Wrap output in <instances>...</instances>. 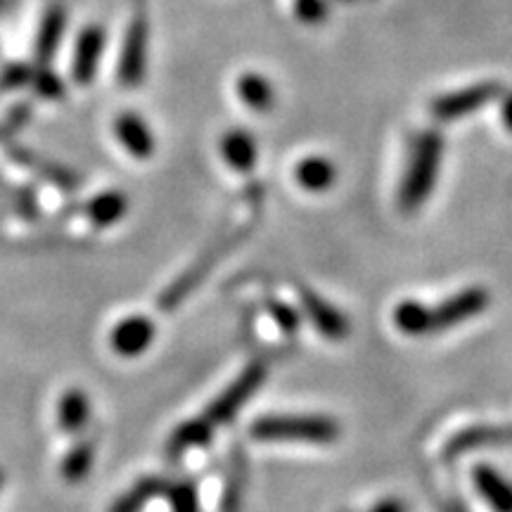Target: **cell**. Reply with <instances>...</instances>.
Returning <instances> with one entry per match:
<instances>
[{"instance_id":"cell-19","label":"cell","mask_w":512,"mask_h":512,"mask_svg":"<svg viewBox=\"0 0 512 512\" xmlns=\"http://www.w3.org/2000/svg\"><path fill=\"white\" fill-rule=\"evenodd\" d=\"M214 427L209 425L207 420L202 418H192L188 422H183V425H178V430L171 434L169 439V456L174 458H181L185 451H190V448H200V446H207L211 437H214Z\"/></svg>"},{"instance_id":"cell-22","label":"cell","mask_w":512,"mask_h":512,"mask_svg":"<svg viewBox=\"0 0 512 512\" xmlns=\"http://www.w3.org/2000/svg\"><path fill=\"white\" fill-rule=\"evenodd\" d=\"M95 463V446L93 441H76L69 448V453L62 460V477L69 484H81L83 479L91 475Z\"/></svg>"},{"instance_id":"cell-33","label":"cell","mask_w":512,"mask_h":512,"mask_svg":"<svg viewBox=\"0 0 512 512\" xmlns=\"http://www.w3.org/2000/svg\"><path fill=\"white\" fill-rule=\"evenodd\" d=\"M339 512H347V510H339Z\"/></svg>"},{"instance_id":"cell-31","label":"cell","mask_w":512,"mask_h":512,"mask_svg":"<svg viewBox=\"0 0 512 512\" xmlns=\"http://www.w3.org/2000/svg\"><path fill=\"white\" fill-rule=\"evenodd\" d=\"M5 486V470H0V491H3Z\"/></svg>"},{"instance_id":"cell-8","label":"cell","mask_w":512,"mask_h":512,"mask_svg":"<svg viewBox=\"0 0 512 512\" xmlns=\"http://www.w3.org/2000/svg\"><path fill=\"white\" fill-rule=\"evenodd\" d=\"M114 138L119 140V145L124 147L126 155L138 159V162H145V159L155 157L157 150V138L152 133V128L147 121L140 117L138 112H121L117 114L112 124Z\"/></svg>"},{"instance_id":"cell-26","label":"cell","mask_w":512,"mask_h":512,"mask_svg":"<svg viewBox=\"0 0 512 512\" xmlns=\"http://www.w3.org/2000/svg\"><path fill=\"white\" fill-rule=\"evenodd\" d=\"M294 12H297V19L304 24H323L325 17H328V0H294Z\"/></svg>"},{"instance_id":"cell-21","label":"cell","mask_w":512,"mask_h":512,"mask_svg":"<svg viewBox=\"0 0 512 512\" xmlns=\"http://www.w3.org/2000/svg\"><path fill=\"white\" fill-rule=\"evenodd\" d=\"M166 479L162 477H143L138 479L124 496L117 498V503L112 505L110 512H143V508L152 498L162 496L166 491Z\"/></svg>"},{"instance_id":"cell-27","label":"cell","mask_w":512,"mask_h":512,"mask_svg":"<svg viewBox=\"0 0 512 512\" xmlns=\"http://www.w3.org/2000/svg\"><path fill=\"white\" fill-rule=\"evenodd\" d=\"M268 311H271L273 320L278 323V328L283 330L285 335H294V332L299 330V325H302V318H299V313L294 311L290 304L278 302V299H271V302H268Z\"/></svg>"},{"instance_id":"cell-32","label":"cell","mask_w":512,"mask_h":512,"mask_svg":"<svg viewBox=\"0 0 512 512\" xmlns=\"http://www.w3.org/2000/svg\"><path fill=\"white\" fill-rule=\"evenodd\" d=\"M448 512H465V510L463 508H451Z\"/></svg>"},{"instance_id":"cell-28","label":"cell","mask_w":512,"mask_h":512,"mask_svg":"<svg viewBox=\"0 0 512 512\" xmlns=\"http://www.w3.org/2000/svg\"><path fill=\"white\" fill-rule=\"evenodd\" d=\"M31 76H34V69H31L29 64H10V67L3 72V76H0V86L3 88L29 86Z\"/></svg>"},{"instance_id":"cell-12","label":"cell","mask_w":512,"mask_h":512,"mask_svg":"<svg viewBox=\"0 0 512 512\" xmlns=\"http://www.w3.org/2000/svg\"><path fill=\"white\" fill-rule=\"evenodd\" d=\"M221 157L226 159L230 169L240 171V174H249L256 166V159H259V145H256V138L245 128H233V131L223 133Z\"/></svg>"},{"instance_id":"cell-15","label":"cell","mask_w":512,"mask_h":512,"mask_svg":"<svg viewBox=\"0 0 512 512\" xmlns=\"http://www.w3.org/2000/svg\"><path fill=\"white\" fill-rule=\"evenodd\" d=\"M238 98L254 112H271L275 107V88L273 83L259 72H247L238 79Z\"/></svg>"},{"instance_id":"cell-3","label":"cell","mask_w":512,"mask_h":512,"mask_svg":"<svg viewBox=\"0 0 512 512\" xmlns=\"http://www.w3.org/2000/svg\"><path fill=\"white\" fill-rule=\"evenodd\" d=\"M266 377H268V368L261 361H254L252 366H247L245 370H242V373L238 375V380L230 384V387L219 396V399L211 403L207 411L202 413V418L207 420L214 430L216 427L233 422L235 415H238L242 408L247 406V401L252 399L256 392H259V387L266 382Z\"/></svg>"},{"instance_id":"cell-24","label":"cell","mask_w":512,"mask_h":512,"mask_svg":"<svg viewBox=\"0 0 512 512\" xmlns=\"http://www.w3.org/2000/svg\"><path fill=\"white\" fill-rule=\"evenodd\" d=\"M166 496H169L171 512H202L200 496H197V486L192 482H174L166 484Z\"/></svg>"},{"instance_id":"cell-14","label":"cell","mask_w":512,"mask_h":512,"mask_svg":"<svg viewBox=\"0 0 512 512\" xmlns=\"http://www.w3.org/2000/svg\"><path fill=\"white\" fill-rule=\"evenodd\" d=\"M88 420H91V401H88V394L79 387L67 389L60 396V403H57L60 430L67 434H79L88 425Z\"/></svg>"},{"instance_id":"cell-17","label":"cell","mask_w":512,"mask_h":512,"mask_svg":"<svg viewBox=\"0 0 512 512\" xmlns=\"http://www.w3.org/2000/svg\"><path fill=\"white\" fill-rule=\"evenodd\" d=\"M294 178L309 192H325L337 181V166L328 157H306L294 169Z\"/></svg>"},{"instance_id":"cell-18","label":"cell","mask_w":512,"mask_h":512,"mask_svg":"<svg viewBox=\"0 0 512 512\" xmlns=\"http://www.w3.org/2000/svg\"><path fill=\"white\" fill-rule=\"evenodd\" d=\"M508 441H512L510 427H475V430L458 434V437L446 446V456H463V453L472 451V448L508 444Z\"/></svg>"},{"instance_id":"cell-2","label":"cell","mask_w":512,"mask_h":512,"mask_svg":"<svg viewBox=\"0 0 512 512\" xmlns=\"http://www.w3.org/2000/svg\"><path fill=\"white\" fill-rule=\"evenodd\" d=\"M252 439L266 444H335L342 427L330 415H266L249 427Z\"/></svg>"},{"instance_id":"cell-29","label":"cell","mask_w":512,"mask_h":512,"mask_svg":"<svg viewBox=\"0 0 512 512\" xmlns=\"http://www.w3.org/2000/svg\"><path fill=\"white\" fill-rule=\"evenodd\" d=\"M370 512H408V508L401 498H384V501L375 503Z\"/></svg>"},{"instance_id":"cell-25","label":"cell","mask_w":512,"mask_h":512,"mask_svg":"<svg viewBox=\"0 0 512 512\" xmlns=\"http://www.w3.org/2000/svg\"><path fill=\"white\" fill-rule=\"evenodd\" d=\"M29 86H34V91L41 95L43 100H62L64 98V81L57 76L48 64H36L34 76H31Z\"/></svg>"},{"instance_id":"cell-16","label":"cell","mask_w":512,"mask_h":512,"mask_svg":"<svg viewBox=\"0 0 512 512\" xmlns=\"http://www.w3.org/2000/svg\"><path fill=\"white\" fill-rule=\"evenodd\" d=\"M128 211V197L121 190H105L95 195L91 202L86 204V214L93 226L107 228L119 223Z\"/></svg>"},{"instance_id":"cell-10","label":"cell","mask_w":512,"mask_h":512,"mask_svg":"<svg viewBox=\"0 0 512 512\" xmlns=\"http://www.w3.org/2000/svg\"><path fill=\"white\" fill-rule=\"evenodd\" d=\"M299 297H302L306 316H309L313 328H316L320 335L332 339V342H339V339L349 335L351 325H349V318L344 316V311H339L337 306H332L328 302V299H323L320 294L311 290H302L299 292Z\"/></svg>"},{"instance_id":"cell-6","label":"cell","mask_w":512,"mask_h":512,"mask_svg":"<svg viewBox=\"0 0 512 512\" xmlns=\"http://www.w3.org/2000/svg\"><path fill=\"white\" fill-rule=\"evenodd\" d=\"M147 38L150 27L143 15H136L128 24L124 46L119 57V83L124 88H138L145 81L147 74Z\"/></svg>"},{"instance_id":"cell-13","label":"cell","mask_w":512,"mask_h":512,"mask_svg":"<svg viewBox=\"0 0 512 512\" xmlns=\"http://www.w3.org/2000/svg\"><path fill=\"white\" fill-rule=\"evenodd\" d=\"M472 479H475L479 494L484 496V501L494 508V512H512V484L501 472L489 465H477Z\"/></svg>"},{"instance_id":"cell-4","label":"cell","mask_w":512,"mask_h":512,"mask_svg":"<svg viewBox=\"0 0 512 512\" xmlns=\"http://www.w3.org/2000/svg\"><path fill=\"white\" fill-rule=\"evenodd\" d=\"M503 95V86L498 81H482L475 86H465L460 91L446 93L432 102V117L439 121H458L470 117L472 112L482 110L491 100Z\"/></svg>"},{"instance_id":"cell-11","label":"cell","mask_w":512,"mask_h":512,"mask_svg":"<svg viewBox=\"0 0 512 512\" xmlns=\"http://www.w3.org/2000/svg\"><path fill=\"white\" fill-rule=\"evenodd\" d=\"M67 34V12L62 5L50 8L41 19V27H38L36 43H34V57L36 64H50L57 50L62 46V38Z\"/></svg>"},{"instance_id":"cell-1","label":"cell","mask_w":512,"mask_h":512,"mask_svg":"<svg viewBox=\"0 0 512 512\" xmlns=\"http://www.w3.org/2000/svg\"><path fill=\"white\" fill-rule=\"evenodd\" d=\"M441 157H444V138L437 131H422L415 138L406 176L399 190V207L406 214L418 211L437 185Z\"/></svg>"},{"instance_id":"cell-20","label":"cell","mask_w":512,"mask_h":512,"mask_svg":"<svg viewBox=\"0 0 512 512\" xmlns=\"http://www.w3.org/2000/svg\"><path fill=\"white\" fill-rule=\"evenodd\" d=\"M394 325L403 332V335H411V337L432 335L430 306L413 302V299H406V302H401L394 309Z\"/></svg>"},{"instance_id":"cell-23","label":"cell","mask_w":512,"mask_h":512,"mask_svg":"<svg viewBox=\"0 0 512 512\" xmlns=\"http://www.w3.org/2000/svg\"><path fill=\"white\" fill-rule=\"evenodd\" d=\"M245 486H247V465L238 451L233 458V465H230L226 489H223L221 512H240L242 510V501H245Z\"/></svg>"},{"instance_id":"cell-30","label":"cell","mask_w":512,"mask_h":512,"mask_svg":"<svg viewBox=\"0 0 512 512\" xmlns=\"http://www.w3.org/2000/svg\"><path fill=\"white\" fill-rule=\"evenodd\" d=\"M501 119H503V126L508 128L512 133V91L510 93H503V100H501Z\"/></svg>"},{"instance_id":"cell-5","label":"cell","mask_w":512,"mask_h":512,"mask_svg":"<svg viewBox=\"0 0 512 512\" xmlns=\"http://www.w3.org/2000/svg\"><path fill=\"white\" fill-rule=\"evenodd\" d=\"M107 48V29L102 24H86L79 31L72 53V81L76 86L88 88L98 79L102 57Z\"/></svg>"},{"instance_id":"cell-9","label":"cell","mask_w":512,"mask_h":512,"mask_svg":"<svg viewBox=\"0 0 512 512\" xmlns=\"http://www.w3.org/2000/svg\"><path fill=\"white\" fill-rule=\"evenodd\" d=\"M157 337V328L147 316H128L110 332V347L119 356L133 358L145 354Z\"/></svg>"},{"instance_id":"cell-7","label":"cell","mask_w":512,"mask_h":512,"mask_svg":"<svg viewBox=\"0 0 512 512\" xmlns=\"http://www.w3.org/2000/svg\"><path fill=\"white\" fill-rule=\"evenodd\" d=\"M489 292L484 290V287H467V290L453 294V297H448L446 302H441L437 309H432V335L434 332H444V330H451V328H458V325H463L465 320L479 316V313H484L489 309Z\"/></svg>"}]
</instances>
